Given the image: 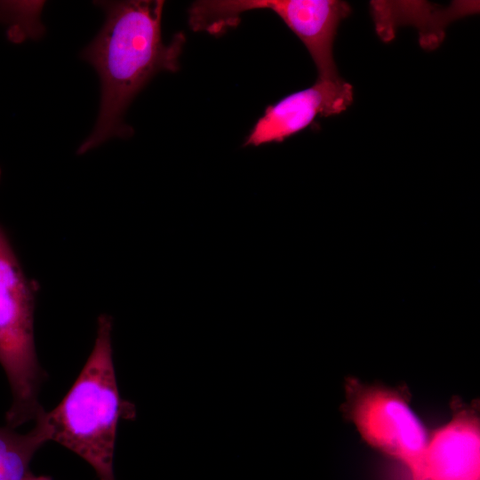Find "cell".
Here are the masks:
<instances>
[{"label":"cell","instance_id":"52a82bcc","mask_svg":"<svg viewBox=\"0 0 480 480\" xmlns=\"http://www.w3.org/2000/svg\"><path fill=\"white\" fill-rule=\"evenodd\" d=\"M421 480H480V425L476 405L456 408L428 437Z\"/></svg>","mask_w":480,"mask_h":480},{"label":"cell","instance_id":"3957f363","mask_svg":"<svg viewBox=\"0 0 480 480\" xmlns=\"http://www.w3.org/2000/svg\"><path fill=\"white\" fill-rule=\"evenodd\" d=\"M36 290L0 224V364L12 392L5 421L12 428L35 420L44 411L38 394L44 374L34 339Z\"/></svg>","mask_w":480,"mask_h":480},{"label":"cell","instance_id":"7a4b0ae2","mask_svg":"<svg viewBox=\"0 0 480 480\" xmlns=\"http://www.w3.org/2000/svg\"><path fill=\"white\" fill-rule=\"evenodd\" d=\"M112 319L98 317L93 348L61 402L44 417L55 441L92 466L99 480H116L113 468L121 419L132 420L135 407L122 399L112 353Z\"/></svg>","mask_w":480,"mask_h":480},{"label":"cell","instance_id":"6da1fadb","mask_svg":"<svg viewBox=\"0 0 480 480\" xmlns=\"http://www.w3.org/2000/svg\"><path fill=\"white\" fill-rule=\"evenodd\" d=\"M105 21L81 58L96 70L100 104L91 134L77 154H84L112 138L129 139L133 129L125 111L135 96L161 71L176 72L186 42L181 32L169 44L162 36V0L97 1Z\"/></svg>","mask_w":480,"mask_h":480},{"label":"cell","instance_id":"9c48e42d","mask_svg":"<svg viewBox=\"0 0 480 480\" xmlns=\"http://www.w3.org/2000/svg\"><path fill=\"white\" fill-rule=\"evenodd\" d=\"M23 480H52L51 477L45 476H35L31 473H28V476Z\"/></svg>","mask_w":480,"mask_h":480},{"label":"cell","instance_id":"277c9868","mask_svg":"<svg viewBox=\"0 0 480 480\" xmlns=\"http://www.w3.org/2000/svg\"><path fill=\"white\" fill-rule=\"evenodd\" d=\"M274 12L300 39L308 51L319 80L335 81L339 76L333 44L340 22L351 12L339 0H223L197 1L189 11V24L196 31L219 34L239 22L247 11Z\"/></svg>","mask_w":480,"mask_h":480},{"label":"cell","instance_id":"ba28073f","mask_svg":"<svg viewBox=\"0 0 480 480\" xmlns=\"http://www.w3.org/2000/svg\"><path fill=\"white\" fill-rule=\"evenodd\" d=\"M44 410L35 420L33 428L18 433L5 425L0 427V480H23L29 471L35 453L48 441L50 431Z\"/></svg>","mask_w":480,"mask_h":480},{"label":"cell","instance_id":"8992f818","mask_svg":"<svg viewBox=\"0 0 480 480\" xmlns=\"http://www.w3.org/2000/svg\"><path fill=\"white\" fill-rule=\"evenodd\" d=\"M353 98L352 85L342 78L335 81L317 79L310 87L268 106L246 137L244 146L281 142L312 124L317 117H328L347 110Z\"/></svg>","mask_w":480,"mask_h":480},{"label":"cell","instance_id":"5b68a950","mask_svg":"<svg viewBox=\"0 0 480 480\" xmlns=\"http://www.w3.org/2000/svg\"><path fill=\"white\" fill-rule=\"evenodd\" d=\"M342 410L370 445L400 461L411 480H421L428 434L397 388L348 378Z\"/></svg>","mask_w":480,"mask_h":480}]
</instances>
